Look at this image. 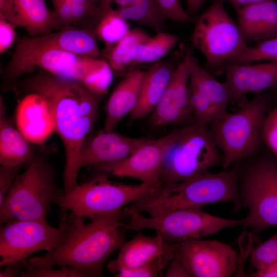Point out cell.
Instances as JSON below:
<instances>
[{"mask_svg": "<svg viewBox=\"0 0 277 277\" xmlns=\"http://www.w3.org/2000/svg\"><path fill=\"white\" fill-rule=\"evenodd\" d=\"M0 100V163L18 166L31 164L35 155L32 143L27 140L6 113L2 97Z\"/></svg>", "mask_w": 277, "mask_h": 277, "instance_id": "obj_25", "label": "cell"}, {"mask_svg": "<svg viewBox=\"0 0 277 277\" xmlns=\"http://www.w3.org/2000/svg\"><path fill=\"white\" fill-rule=\"evenodd\" d=\"M273 168H274V174L277 179V163L275 162H274V163Z\"/></svg>", "mask_w": 277, "mask_h": 277, "instance_id": "obj_48", "label": "cell"}, {"mask_svg": "<svg viewBox=\"0 0 277 277\" xmlns=\"http://www.w3.org/2000/svg\"><path fill=\"white\" fill-rule=\"evenodd\" d=\"M190 276L229 277L238 256L229 245L216 240L191 239L176 243L175 256Z\"/></svg>", "mask_w": 277, "mask_h": 277, "instance_id": "obj_13", "label": "cell"}, {"mask_svg": "<svg viewBox=\"0 0 277 277\" xmlns=\"http://www.w3.org/2000/svg\"><path fill=\"white\" fill-rule=\"evenodd\" d=\"M151 36L140 28L131 29L128 34L109 50L102 52L110 67L121 72L134 63L132 53L135 46L148 39Z\"/></svg>", "mask_w": 277, "mask_h": 277, "instance_id": "obj_28", "label": "cell"}, {"mask_svg": "<svg viewBox=\"0 0 277 277\" xmlns=\"http://www.w3.org/2000/svg\"><path fill=\"white\" fill-rule=\"evenodd\" d=\"M0 16L24 28L31 37L58 30L53 11L45 0H0Z\"/></svg>", "mask_w": 277, "mask_h": 277, "instance_id": "obj_20", "label": "cell"}, {"mask_svg": "<svg viewBox=\"0 0 277 277\" xmlns=\"http://www.w3.org/2000/svg\"><path fill=\"white\" fill-rule=\"evenodd\" d=\"M37 152L25 171L18 174L0 207L1 224L13 220L45 218L52 202L63 193L48 154Z\"/></svg>", "mask_w": 277, "mask_h": 277, "instance_id": "obj_5", "label": "cell"}, {"mask_svg": "<svg viewBox=\"0 0 277 277\" xmlns=\"http://www.w3.org/2000/svg\"><path fill=\"white\" fill-rule=\"evenodd\" d=\"M128 21L118 14L111 7L101 15L95 28L97 39L103 41L105 49L103 52L109 50L130 31Z\"/></svg>", "mask_w": 277, "mask_h": 277, "instance_id": "obj_30", "label": "cell"}, {"mask_svg": "<svg viewBox=\"0 0 277 277\" xmlns=\"http://www.w3.org/2000/svg\"><path fill=\"white\" fill-rule=\"evenodd\" d=\"M96 2L102 13L111 7L112 0H96Z\"/></svg>", "mask_w": 277, "mask_h": 277, "instance_id": "obj_46", "label": "cell"}, {"mask_svg": "<svg viewBox=\"0 0 277 277\" xmlns=\"http://www.w3.org/2000/svg\"><path fill=\"white\" fill-rule=\"evenodd\" d=\"M164 276L166 277H191L182 263L176 256L170 261Z\"/></svg>", "mask_w": 277, "mask_h": 277, "instance_id": "obj_40", "label": "cell"}, {"mask_svg": "<svg viewBox=\"0 0 277 277\" xmlns=\"http://www.w3.org/2000/svg\"><path fill=\"white\" fill-rule=\"evenodd\" d=\"M24 263L25 270L19 274L22 277H85L78 270L68 266L60 267L57 269L37 268L31 265L26 260Z\"/></svg>", "mask_w": 277, "mask_h": 277, "instance_id": "obj_35", "label": "cell"}, {"mask_svg": "<svg viewBox=\"0 0 277 277\" xmlns=\"http://www.w3.org/2000/svg\"><path fill=\"white\" fill-rule=\"evenodd\" d=\"M205 0H186V12L189 16L196 14L203 4Z\"/></svg>", "mask_w": 277, "mask_h": 277, "instance_id": "obj_43", "label": "cell"}, {"mask_svg": "<svg viewBox=\"0 0 277 277\" xmlns=\"http://www.w3.org/2000/svg\"><path fill=\"white\" fill-rule=\"evenodd\" d=\"M125 20L146 26L156 33L164 31L165 20L162 17L155 0H137L126 7L116 9Z\"/></svg>", "mask_w": 277, "mask_h": 277, "instance_id": "obj_31", "label": "cell"}, {"mask_svg": "<svg viewBox=\"0 0 277 277\" xmlns=\"http://www.w3.org/2000/svg\"><path fill=\"white\" fill-rule=\"evenodd\" d=\"M177 65L169 61H159L153 63L145 71L138 102L130 114L131 120H140L151 114Z\"/></svg>", "mask_w": 277, "mask_h": 277, "instance_id": "obj_23", "label": "cell"}, {"mask_svg": "<svg viewBox=\"0 0 277 277\" xmlns=\"http://www.w3.org/2000/svg\"><path fill=\"white\" fill-rule=\"evenodd\" d=\"M32 37L41 44L82 56L100 58L102 55L94 29L70 26Z\"/></svg>", "mask_w": 277, "mask_h": 277, "instance_id": "obj_24", "label": "cell"}, {"mask_svg": "<svg viewBox=\"0 0 277 277\" xmlns=\"http://www.w3.org/2000/svg\"><path fill=\"white\" fill-rule=\"evenodd\" d=\"M261 62H277V37L261 41L251 47H247L231 64Z\"/></svg>", "mask_w": 277, "mask_h": 277, "instance_id": "obj_32", "label": "cell"}, {"mask_svg": "<svg viewBox=\"0 0 277 277\" xmlns=\"http://www.w3.org/2000/svg\"><path fill=\"white\" fill-rule=\"evenodd\" d=\"M75 3L98 6L96 0H67Z\"/></svg>", "mask_w": 277, "mask_h": 277, "instance_id": "obj_47", "label": "cell"}, {"mask_svg": "<svg viewBox=\"0 0 277 277\" xmlns=\"http://www.w3.org/2000/svg\"><path fill=\"white\" fill-rule=\"evenodd\" d=\"M21 86L26 93L41 96L51 109L55 132L65 150L63 191L67 192L78 184L81 149L94 128L103 96L93 92L81 82L41 69L24 80Z\"/></svg>", "mask_w": 277, "mask_h": 277, "instance_id": "obj_1", "label": "cell"}, {"mask_svg": "<svg viewBox=\"0 0 277 277\" xmlns=\"http://www.w3.org/2000/svg\"><path fill=\"white\" fill-rule=\"evenodd\" d=\"M228 1L235 10L247 5L255 4L268 0H225Z\"/></svg>", "mask_w": 277, "mask_h": 277, "instance_id": "obj_44", "label": "cell"}, {"mask_svg": "<svg viewBox=\"0 0 277 277\" xmlns=\"http://www.w3.org/2000/svg\"><path fill=\"white\" fill-rule=\"evenodd\" d=\"M240 163L230 170H209L186 181L162 184L132 204L150 216L182 208H201L216 203L240 205L239 193Z\"/></svg>", "mask_w": 277, "mask_h": 277, "instance_id": "obj_3", "label": "cell"}, {"mask_svg": "<svg viewBox=\"0 0 277 277\" xmlns=\"http://www.w3.org/2000/svg\"><path fill=\"white\" fill-rule=\"evenodd\" d=\"M15 26L0 16V53L2 54L12 46L17 35Z\"/></svg>", "mask_w": 277, "mask_h": 277, "instance_id": "obj_39", "label": "cell"}, {"mask_svg": "<svg viewBox=\"0 0 277 277\" xmlns=\"http://www.w3.org/2000/svg\"><path fill=\"white\" fill-rule=\"evenodd\" d=\"M148 140L101 129L89 135L84 141L80 153L79 166L80 168L85 166L98 168L119 162Z\"/></svg>", "mask_w": 277, "mask_h": 277, "instance_id": "obj_16", "label": "cell"}, {"mask_svg": "<svg viewBox=\"0 0 277 277\" xmlns=\"http://www.w3.org/2000/svg\"><path fill=\"white\" fill-rule=\"evenodd\" d=\"M246 41L260 42L277 37V2L268 0L235 10Z\"/></svg>", "mask_w": 277, "mask_h": 277, "instance_id": "obj_22", "label": "cell"}, {"mask_svg": "<svg viewBox=\"0 0 277 277\" xmlns=\"http://www.w3.org/2000/svg\"><path fill=\"white\" fill-rule=\"evenodd\" d=\"M15 123L27 140L41 148L55 132L48 104L41 96L33 93H27L19 102L15 111Z\"/></svg>", "mask_w": 277, "mask_h": 277, "instance_id": "obj_19", "label": "cell"}, {"mask_svg": "<svg viewBox=\"0 0 277 277\" xmlns=\"http://www.w3.org/2000/svg\"><path fill=\"white\" fill-rule=\"evenodd\" d=\"M274 161H252L239 173L240 205L247 209L245 227L255 232L277 227V179Z\"/></svg>", "mask_w": 277, "mask_h": 277, "instance_id": "obj_11", "label": "cell"}, {"mask_svg": "<svg viewBox=\"0 0 277 277\" xmlns=\"http://www.w3.org/2000/svg\"><path fill=\"white\" fill-rule=\"evenodd\" d=\"M192 48L184 50V56L174 69L160 100L150 115L154 127L194 122L188 93Z\"/></svg>", "mask_w": 277, "mask_h": 277, "instance_id": "obj_15", "label": "cell"}, {"mask_svg": "<svg viewBox=\"0 0 277 277\" xmlns=\"http://www.w3.org/2000/svg\"><path fill=\"white\" fill-rule=\"evenodd\" d=\"M109 64L105 59L82 56L36 42L32 37L17 36L15 47L1 72V89H17L22 76L36 68L83 83L89 89Z\"/></svg>", "mask_w": 277, "mask_h": 277, "instance_id": "obj_4", "label": "cell"}, {"mask_svg": "<svg viewBox=\"0 0 277 277\" xmlns=\"http://www.w3.org/2000/svg\"><path fill=\"white\" fill-rule=\"evenodd\" d=\"M188 87L199 94L213 112L215 120L227 112L231 98L225 83L217 81L193 55L190 61Z\"/></svg>", "mask_w": 277, "mask_h": 277, "instance_id": "obj_26", "label": "cell"}, {"mask_svg": "<svg viewBox=\"0 0 277 277\" xmlns=\"http://www.w3.org/2000/svg\"><path fill=\"white\" fill-rule=\"evenodd\" d=\"M178 37L164 31L147 41L137 45L134 48L132 56L134 63H153L161 61L176 45Z\"/></svg>", "mask_w": 277, "mask_h": 277, "instance_id": "obj_29", "label": "cell"}, {"mask_svg": "<svg viewBox=\"0 0 277 277\" xmlns=\"http://www.w3.org/2000/svg\"><path fill=\"white\" fill-rule=\"evenodd\" d=\"M259 93L237 111L227 112L209 126L223 155L224 169L252 157L261 148L262 129L268 105Z\"/></svg>", "mask_w": 277, "mask_h": 277, "instance_id": "obj_6", "label": "cell"}, {"mask_svg": "<svg viewBox=\"0 0 277 277\" xmlns=\"http://www.w3.org/2000/svg\"><path fill=\"white\" fill-rule=\"evenodd\" d=\"M223 163L209 126L194 122L181 127L165 159L159 182H183Z\"/></svg>", "mask_w": 277, "mask_h": 277, "instance_id": "obj_9", "label": "cell"}, {"mask_svg": "<svg viewBox=\"0 0 277 277\" xmlns=\"http://www.w3.org/2000/svg\"><path fill=\"white\" fill-rule=\"evenodd\" d=\"M250 276L277 277V262L263 269L256 270Z\"/></svg>", "mask_w": 277, "mask_h": 277, "instance_id": "obj_42", "label": "cell"}, {"mask_svg": "<svg viewBox=\"0 0 277 277\" xmlns=\"http://www.w3.org/2000/svg\"><path fill=\"white\" fill-rule=\"evenodd\" d=\"M138 232L131 240L125 242L117 258L107 264L110 272L135 268L161 255L171 260L175 257L176 243L168 242L158 233L155 236H149Z\"/></svg>", "mask_w": 277, "mask_h": 277, "instance_id": "obj_18", "label": "cell"}, {"mask_svg": "<svg viewBox=\"0 0 277 277\" xmlns=\"http://www.w3.org/2000/svg\"><path fill=\"white\" fill-rule=\"evenodd\" d=\"M5 268L1 271V277H14L25 268L24 261L8 264Z\"/></svg>", "mask_w": 277, "mask_h": 277, "instance_id": "obj_41", "label": "cell"}, {"mask_svg": "<svg viewBox=\"0 0 277 277\" xmlns=\"http://www.w3.org/2000/svg\"><path fill=\"white\" fill-rule=\"evenodd\" d=\"M276 105H277V104H276Z\"/></svg>", "mask_w": 277, "mask_h": 277, "instance_id": "obj_49", "label": "cell"}, {"mask_svg": "<svg viewBox=\"0 0 277 277\" xmlns=\"http://www.w3.org/2000/svg\"><path fill=\"white\" fill-rule=\"evenodd\" d=\"M130 220L124 228L140 231L150 229L170 243L191 239H202L229 228L245 226L246 220L227 219L204 212L201 208H189L170 211L146 217L132 205L124 210Z\"/></svg>", "mask_w": 277, "mask_h": 277, "instance_id": "obj_10", "label": "cell"}, {"mask_svg": "<svg viewBox=\"0 0 277 277\" xmlns=\"http://www.w3.org/2000/svg\"><path fill=\"white\" fill-rule=\"evenodd\" d=\"M262 139L277 157V105L268 112L262 129Z\"/></svg>", "mask_w": 277, "mask_h": 277, "instance_id": "obj_36", "label": "cell"}, {"mask_svg": "<svg viewBox=\"0 0 277 277\" xmlns=\"http://www.w3.org/2000/svg\"><path fill=\"white\" fill-rule=\"evenodd\" d=\"M65 240L61 229L52 227L45 218L8 221L0 229V266L23 261L39 251H50Z\"/></svg>", "mask_w": 277, "mask_h": 277, "instance_id": "obj_12", "label": "cell"}, {"mask_svg": "<svg viewBox=\"0 0 277 277\" xmlns=\"http://www.w3.org/2000/svg\"><path fill=\"white\" fill-rule=\"evenodd\" d=\"M250 262L256 270L263 269L277 262V233L252 251Z\"/></svg>", "mask_w": 277, "mask_h": 277, "instance_id": "obj_33", "label": "cell"}, {"mask_svg": "<svg viewBox=\"0 0 277 277\" xmlns=\"http://www.w3.org/2000/svg\"><path fill=\"white\" fill-rule=\"evenodd\" d=\"M158 10L165 21L188 22L192 19L182 7L180 0H155Z\"/></svg>", "mask_w": 277, "mask_h": 277, "instance_id": "obj_37", "label": "cell"}, {"mask_svg": "<svg viewBox=\"0 0 277 277\" xmlns=\"http://www.w3.org/2000/svg\"><path fill=\"white\" fill-rule=\"evenodd\" d=\"M145 73V71L132 69L118 84L106 104L102 130L115 131L124 117L135 109L140 98Z\"/></svg>", "mask_w": 277, "mask_h": 277, "instance_id": "obj_21", "label": "cell"}, {"mask_svg": "<svg viewBox=\"0 0 277 277\" xmlns=\"http://www.w3.org/2000/svg\"><path fill=\"white\" fill-rule=\"evenodd\" d=\"M224 82L231 101H238L251 93L277 87V62L230 64L224 70Z\"/></svg>", "mask_w": 277, "mask_h": 277, "instance_id": "obj_17", "label": "cell"}, {"mask_svg": "<svg viewBox=\"0 0 277 277\" xmlns=\"http://www.w3.org/2000/svg\"><path fill=\"white\" fill-rule=\"evenodd\" d=\"M171 260L164 256H160L142 266L124 269L116 273L115 277H156L161 271L167 268Z\"/></svg>", "mask_w": 277, "mask_h": 277, "instance_id": "obj_34", "label": "cell"}, {"mask_svg": "<svg viewBox=\"0 0 277 277\" xmlns=\"http://www.w3.org/2000/svg\"><path fill=\"white\" fill-rule=\"evenodd\" d=\"M60 226L65 241L42 256L31 258L28 263L37 268L68 266L85 277H99L109 256L125 243V229L121 222L124 211L91 220L62 209Z\"/></svg>", "mask_w": 277, "mask_h": 277, "instance_id": "obj_2", "label": "cell"}, {"mask_svg": "<svg viewBox=\"0 0 277 277\" xmlns=\"http://www.w3.org/2000/svg\"><path fill=\"white\" fill-rule=\"evenodd\" d=\"M18 166L1 165L0 167V207L2 206L17 175Z\"/></svg>", "mask_w": 277, "mask_h": 277, "instance_id": "obj_38", "label": "cell"}, {"mask_svg": "<svg viewBox=\"0 0 277 277\" xmlns=\"http://www.w3.org/2000/svg\"><path fill=\"white\" fill-rule=\"evenodd\" d=\"M52 2L58 30L70 26L95 29L102 14L98 6L77 4L67 0Z\"/></svg>", "mask_w": 277, "mask_h": 277, "instance_id": "obj_27", "label": "cell"}, {"mask_svg": "<svg viewBox=\"0 0 277 277\" xmlns=\"http://www.w3.org/2000/svg\"><path fill=\"white\" fill-rule=\"evenodd\" d=\"M160 184L116 183L109 180L105 173H102L63 192L53 203L91 221L122 211L124 206L133 204Z\"/></svg>", "mask_w": 277, "mask_h": 277, "instance_id": "obj_7", "label": "cell"}, {"mask_svg": "<svg viewBox=\"0 0 277 277\" xmlns=\"http://www.w3.org/2000/svg\"><path fill=\"white\" fill-rule=\"evenodd\" d=\"M225 0H213L197 19L191 35L193 47L206 58L213 75L224 72L248 47L240 28L225 9Z\"/></svg>", "mask_w": 277, "mask_h": 277, "instance_id": "obj_8", "label": "cell"}, {"mask_svg": "<svg viewBox=\"0 0 277 277\" xmlns=\"http://www.w3.org/2000/svg\"><path fill=\"white\" fill-rule=\"evenodd\" d=\"M181 131V128L157 139H148L124 159L98 169L116 177L135 179L143 183H161L165 159Z\"/></svg>", "mask_w": 277, "mask_h": 277, "instance_id": "obj_14", "label": "cell"}, {"mask_svg": "<svg viewBox=\"0 0 277 277\" xmlns=\"http://www.w3.org/2000/svg\"><path fill=\"white\" fill-rule=\"evenodd\" d=\"M137 0H112V3L115 4L118 8H121L128 6L133 4Z\"/></svg>", "mask_w": 277, "mask_h": 277, "instance_id": "obj_45", "label": "cell"}]
</instances>
